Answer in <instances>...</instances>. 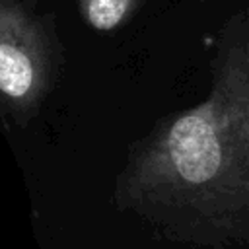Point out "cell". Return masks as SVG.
Here are the masks:
<instances>
[{
  "label": "cell",
  "mask_w": 249,
  "mask_h": 249,
  "mask_svg": "<svg viewBox=\"0 0 249 249\" xmlns=\"http://www.w3.org/2000/svg\"><path fill=\"white\" fill-rule=\"evenodd\" d=\"M113 204L158 235L226 249L249 237V16L220 27L208 95L156 123L115 179Z\"/></svg>",
  "instance_id": "obj_1"
},
{
  "label": "cell",
  "mask_w": 249,
  "mask_h": 249,
  "mask_svg": "<svg viewBox=\"0 0 249 249\" xmlns=\"http://www.w3.org/2000/svg\"><path fill=\"white\" fill-rule=\"evenodd\" d=\"M19 2H23V4H25V0H19Z\"/></svg>",
  "instance_id": "obj_4"
},
{
  "label": "cell",
  "mask_w": 249,
  "mask_h": 249,
  "mask_svg": "<svg viewBox=\"0 0 249 249\" xmlns=\"http://www.w3.org/2000/svg\"><path fill=\"white\" fill-rule=\"evenodd\" d=\"M62 68L51 21L19 0H0V117L25 126L41 111Z\"/></svg>",
  "instance_id": "obj_2"
},
{
  "label": "cell",
  "mask_w": 249,
  "mask_h": 249,
  "mask_svg": "<svg viewBox=\"0 0 249 249\" xmlns=\"http://www.w3.org/2000/svg\"><path fill=\"white\" fill-rule=\"evenodd\" d=\"M146 4V0H76L80 18L97 33H115Z\"/></svg>",
  "instance_id": "obj_3"
}]
</instances>
